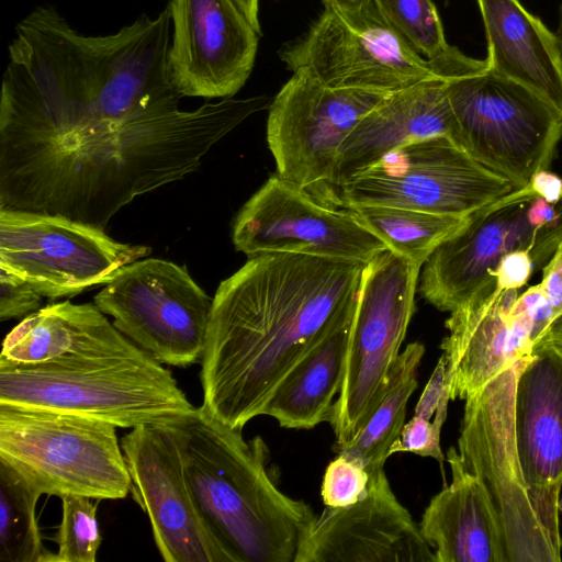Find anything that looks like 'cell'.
<instances>
[{
    "label": "cell",
    "mask_w": 562,
    "mask_h": 562,
    "mask_svg": "<svg viewBox=\"0 0 562 562\" xmlns=\"http://www.w3.org/2000/svg\"><path fill=\"white\" fill-rule=\"evenodd\" d=\"M258 111L254 97L227 98L104 133L0 136V209L104 229L136 196L195 171L213 145Z\"/></svg>",
    "instance_id": "cell-1"
},
{
    "label": "cell",
    "mask_w": 562,
    "mask_h": 562,
    "mask_svg": "<svg viewBox=\"0 0 562 562\" xmlns=\"http://www.w3.org/2000/svg\"><path fill=\"white\" fill-rule=\"evenodd\" d=\"M244 15L247 18L252 27L259 35L262 34L259 21V2L260 0H234Z\"/></svg>",
    "instance_id": "cell-40"
},
{
    "label": "cell",
    "mask_w": 562,
    "mask_h": 562,
    "mask_svg": "<svg viewBox=\"0 0 562 562\" xmlns=\"http://www.w3.org/2000/svg\"><path fill=\"white\" fill-rule=\"evenodd\" d=\"M324 5L337 9H349L370 2L371 0H322Z\"/></svg>",
    "instance_id": "cell-41"
},
{
    "label": "cell",
    "mask_w": 562,
    "mask_h": 562,
    "mask_svg": "<svg viewBox=\"0 0 562 562\" xmlns=\"http://www.w3.org/2000/svg\"><path fill=\"white\" fill-rule=\"evenodd\" d=\"M533 270L535 265L528 251H510L501 259L494 271L496 286L518 290L528 282Z\"/></svg>",
    "instance_id": "cell-36"
},
{
    "label": "cell",
    "mask_w": 562,
    "mask_h": 562,
    "mask_svg": "<svg viewBox=\"0 0 562 562\" xmlns=\"http://www.w3.org/2000/svg\"><path fill=\"white\" fill-rule=\"evenodd\" d=\"M449 401L450 397L441 401L434 422L413 416L405 423L398 438L391 446L390 457L397 452H412L437 460L442 469L445 456L440 447V432L447 418Z\"/></svg>",
    "instance_id": "cell-33"
},
{
    "label": "cell",
    "mask_w": 562,
    "mask_h": 562,
    "mask_svg": "<svg viewBox=\"0 0 562 562\" xmlns=\"http://www.w3.org/2000/svg\"><path fill=\"white\" fill-rule=\"evenodd\" d=\"M42 297L26 280L0 268V319L2 322L40 310Z\"/></svg>",
    "instance_id": "cell-34"
},
{
    "label": "cell",
    "mask_w": 562,
    "mask_h": 562,
    "mask_svg": "<svg viewBox=\"0 0 562 562\" xmlns=\"http://www.w3.org/2000/svg\"><path fill=\"white\" fill-rule=\"evenodd\" d=\"M558 509H559V512H562V488H561L559 499H558Z\"/></svg>",
    "instance_id": "cell-44"
},
{
    "label": "cell",
    "mask_w": 562,
    "mask_h": 562,
    "mask_svg": "<svg viewBox=\"0 0 562 562\" xmlns=\"http://www.w3.org/2000/svg\"><path fill=\"white\" fill-rule=\"evenodd\" d=\"M454 140L477 162L525 188L548 169L562 114L529 88L488 71L442 79Z\"/></svg>",
    "instance_id": "cell-7"
},
{
    "label": "cell",
    "mask_w": 562,
    "mask_h": 562,
    "mask_svg": "<svg viewBox=\"0 0 562 562\" xmlns=\"http://www.w3.org/2000/svg\"><path fill=\"white\" fill-rule=\"evenodd\" d=\"M165 427L203 526L226 562H294L316 516L279 488L263 439L246 440L241 429L202 406Z\"/></svg>",
    "instance_id": "cell-4"
},
{
    "label": "cell",
    "mask_w": 562,
    "mask_h": 562,
    "mask_svg": "<svg viewBox=\"0 0 562 562\" xmlns=\"http://www.w3.org/2000/svg\"><path fill=\"white\" fill-rule=\"evenodd\" d=\"M97 499L82 495L61 497L63 516L54 541L52 562H95L101 544Z\"/></svg>",
    "instance_id": "cell-31"
},
{
    "label": "cell",
    "mask_w": 562,
    "mask_h": 562,
    "mask_svg": "<svg viewBox=\"0 0 562 562\" xmlns=\"http://www.w3.org/2000/svg\"><path fill=\"white\" fill-rule=\"evenodd\" d=\"M536 193L529 186L514 190L472 213L442 241L420 270L418 291L429 304L453 312L496 286L494 271L514 250L530 254L542 269L562 241V229L535 226L528 207Z\"/></svg>",
    "instance_id": "cell-13"
},
{
    "label": "cell",
    "mask_w": 562,
    "mask_h": 562,
    "mask_svg": "<svg viewBox=\"0 0 562 562\" xmlns=\"http://www.w3.org/2000/svg\"><path fill=\"white\" fill-rule=\"evenodd\" d=\"M213 299L186 267L138 259L94 296L113 325L162 364L187 368L203 355Z\"/></svg>",
    "instance_id": "cell-12"
},
{
    "label": "cell",
    "mask_w": 562,
    "mask_h": 562,
    "mask_svg": "<svg viewBox=\"0 0 562 562\" xmlns=\"http://www.w3.org/2000/svg\"><path fill=\"white\" fill-rule=\"evenodd\" d=\"M294 562H435V555L380 469L370 474L364 498L346 507L326 506Z\"/></svg>",
    "instance_id": "cell-20"
},
{
    "label": "cell",
    "mask_w": 562,
    "mask_h": 562,
    "mask_svg": "<svg viewBox=\"0 0 562 562\" xmlns=\"http://www.w3.org/2000/svg\"><path fill=\"white\" fill-rule=\"evenodd\" d=\"M487 43L486 71L538 93L562 114L559 38L519 0H476Z\"/></svg>",
    "instance_id": "cell-23"
},
{
    "label": "cell",
    "mask_w": 562,
    "mask_h": 562,
    "mask_svg": "<svg viewBox=\"0 0 562 562\" xmlns=\"http://www.w3.org/2000/svg\"><path fill=\"white\" fill-rule=\"evenodd\" d=\"M422 266L385 249L362 269L344 378L331 407L334 448L349 442L378 404L416 310Z\"/></svg>",
    "instance_id": "cell-8"
},
{
    "label": "cell",
    "mask_w": 562,
    "mask_h": 562,
    "mask_svg": "<svg viewBox=\"0 0 562 562\" xmlns=\"http://www.w3.org/2000/svg\"><path fill=\"white\" fill-rule=\"evenodd\" d=\"M386 22L426 59L446 54L443 25L431 0H374Z\"/></svg>",
    "instance_id": "cell-30"
},
{
    "label": "cell",
    "mask_w": 562,
    "mask_h": 562,
    "mask_svg": "<svg viewBox=\"0 0 562 562\" xmlns=\"http://www.w3.org/2000/svg\"><path fill=\"white\" fill-rule=\"evenodd\" d=\"M447 460L452 482L431 498L418 524L435 562H506L499 526L482 484L454 447Z\"/></svg>",
    "instance_id": "cell-24"
},
{
    "label": "cell",
    "mask_w": 562,
    "mask_h": 562,
    "mask_svg": "<svg viewBox=\"0 0 562 562\" xmlns=\"http://www.w3.org/2000/svg\"><path fill=\"white\" fill-rule=\"evenodd\" d=\"M541 286L551 303L557 318L562 314V241L542 268Z\"/></svg>",
    "instance_id": "cell-38"
},
{
    "label": "cell",
    "mask_w": 562,
    "mask_h": 562,
    "mask_svg": "<svg viewBox=\"0 0 562 562\" xmlns=\"http://www.w3.org/2000/svg\"><path fill=\"white\" fill-rule=\"evenodd\" d=\"M516 289L483 292L450 313L440 348L450 400H468L531 352L533 325L514 305Z\"/></svg>",
    "instance_id": "cell-21"
},
{
    "label": "cell",
    "mask_w": 562,
    "mask_h": 562,
    "mask_svg": "<svg viewBox=\"0 0 562 562\" xmlns=\"http://www.w3.org/2000/svg\"><path fill=\"white\" fill-rule=\"evenodd\" d=\"M516 189L454 139L439 135L403 146L352 177L337 189L336 203L467 217Z\"/></svg>",
    "instance_id": "cell-11"
},
{
    "label": "cell",
    "mask_w": 562,
    "mask_h": 562,
    "mask_svg": "<svg viewBox=\"0 0 562 562\" xmlns=\"http://www.w3.org/2000/svg\"><path fill=\"white\" fill-rule=\"evenodd\" d=\"M95 304H49L26 315L2 344L0 360L38 364L66 357L133 349Z\"/></svg>",
    "instance_id": "cell-25"
},
{
    "label": "cell",
    "mask_w": 562,
    "mask_h": 562,
    "mask_svg": "<svg viewBox=\"0 0 562 562\" xmlns=\"http://www.w3.org/2000/svg\"><path fill=\"white\" fill-rule=\"evenodd\" d=\"M357 295L273 392L263 415L273 417L281 427L312 429L329 422L344 378Z\"/></svg>",
    "instance_id": "cell-26"
},
{
    "label": "cell",
    "mask_w": 562,
    "mask_h": 562,
    "mask_svg": "<svg viewBox=\"0 0 562 562\" xmlns=\"http://www.w3.org/2000/svg\"><path fill=\"white\" fill-rule=\"evenodd\" d=\"M514 428L529 497L553 543L562 549V342L547 334L533 344L517 374Z\"/></svg>",
    "instance_id": "cell-18"
},
{
    "label": "cell",
    "mask_w": 562,
    "mask_h": 562,
    "mask_svg": "<svg viewBox=\"0 0 562 562\" xmlns=\"http://www.w3.org/2000/svg\"><path fill=\"white\" fill-rule=\"evenodd\" d=\"M364 263L260 254L218 285L201 358L202 407L243 429L355 299Z\"/></svg>",
    "instance_id": "cell-3"
},
{
    "label": "cell",
    "mask_w": 562,
    "mask_h": 562,
    "mask_svg": "<svg viewBox=\"0 0 562 562\" xmlns=\"http://www.w3.org/2000/svg\"><path fill=\"white\" fill-rule=\"evenodd\" d=\"M424 355L425 346L417 341L400 352L386 386L362 428L349 442L333 449L356 458L369 475L383 469L391 446L401 434L407 402L418 386L417 370Z\"/></svg>",
    "instance_id": "cell-27"
},
{
    "label": "cell",
    "mask_w": 562,
    "mask_h": 562,
    "mask_svg": "<svg viewBox=\"0 0 562 562\" xmlns=\"http://www.w3.org/2000/svg\"><path fill=\"white\" fill-rule=\"evenodd\" d=\"M544 334L562 342V314L551 324Z\"/></svg>",
    "instance_id": "cell-42"
},
{
    "label": "cell",
    "mask_w": 562,
    "mask_h": 562,
    "mask_svg": "<svg viewBox=\"0 0 562 562\" xmlns=\"http://www.w3.org/2000/svg\"><path fill=\"white\" fill-rule=\"evenodd\" d=\"M528 356L465 400L458 452L488 497L499 526L506 562H559L561 549L538 518L516 450L515 385Z\"/></svg>",
    "instance_id": "cell-9"
},
{
    "label": "cell",
    "mask_w": 562,
    "mask_h": 562,
    "mask_svg": "<svg viewBox=\"0 0 562 562\" xmlns=\"http://www.w3.org/2000/svg\"><path fill=\"white\" fill-rule=\"evenodd\" d=\"M0 459L42 494L101 501L131 492L116 427L110 423L0 404Z\"/></svg>",
    "instance_id": "cell-6"
},
{
    "label": "cell",
    "mask_w": 562,
    "mask_h": 562,
    "mask_svg": "<svg viewBox=\"0 0 562 562\" xmlns=\"http://www.w3.org/2000/svg\"><path fill=\"white\" fill-rule=\"evenodd\" d=\"M131 493L147 514L166 562H226L198 514L178 446L165 426L140 425L121 440Z\"/></svg>",
    "instance_id": "cell-19"
},
{
    "label": "cell",
    "mask_w": 562,
    "mask_h": 562,
    "mask_svg": "<svg viewBox=\"0 0 562 562\" xmlns=\"http://www.w3.org/2000/svg\"><path fill=\"white\" fill-rule=\"evenodd\" d=\"M0 404L77 415L121 428L167 426L196 408L171 371L138 346L38 364L0 360Z\"/></svg>",
    "instance_id": "cell-5"
},
{
    "label": "cell",
    "mask_w": 562,
    "mask_h": 562,
    "mask_svg": "<svg viewBox=\"0 0 562 562\" xmlns=\"http://www.w3.org/2000/svg\"><path fill=\"white\" fill-rule=\"evenodd\" d=\"M439 135L454 139V119L442 80L387 94L344 142L335 175L336 190L390 153Z\"/></svg>",
    "instance_id": "cell-22"
},
{
    "label": "cell",
    "mask_w": 562,
    "mask_h": 562,
    "mask_svg": "<svg viewBox=\"0 0 562 562\" xmlns=\"http://www.w3.org/2000/svg\"><path fill=\"white\" fill-rule=\"evenodd\" d=\"M42 492L0 459V562H52L36 518Z\"/></svg>",
    "instance_id": "cell-29"
},
{
    "label": "cell",
    "mask_w": 562,
    "mask_h": 562,
    "mask_svg": "<svg viewBox=\"0 0 562 562\" xmlns=\"http://www.w3.org/2000/svg\"><path fill=\"white\" fill-rule=\"evenodd\" d=\"M170 80L181 97L233 98L254 68L259 34L234 0H170Z\"/></svg>",
    "instance_id": "cell-17"
},
{
    "label": "cell",
    "mask_w": 562,
    "mask_h": 562,
    "mask_svg": "<svg viewBox=\"0 0 562 562\" xmlns=\"http://www.w3.org/2000/svg\"><path fill=\"white\" fill-rule=\"evenodd\" d=\"M169 3L117 33L88 36L53 7L14 29L0 93V135L45 134L120 124L179 109L168 69Z\"/></svg>",
    "instance_id": "cell-2"
},
{
    "label": "cell",
    "mask_w": 562,
    "mask_h": 562,
    "mask_svg": "<svg viewBox=\"0 0 562 562\" xmlns=\"http://www.w3.org/2000/svg\"><path fill=\"white\" fill-rule=\"evenodd\" d=\"M528 186L538 196L549 203L562 202V179L548 169H541L533 173Z\"/></svg>",
    "instance_id": "cell-39"
},
{
    "label": "cell",
    "mask_w": 562,
    "mask_h": 562,
    "mask_svg": "<svg viewBox=\"0 0 562 562\" xmlns=\"http://www.w3.org/2000/svg\"><path fill=\"white\" fill-rule=\"evenodd\" d=\"M555 34L559 38V43H560V47H561V52H562V4L560 5V9H559V23H558V29H557Z\"/></svg>",
    "instance_id": "cell-43"
},
{
    "label": "cell",
    "mask_w": 562,
    "mask_h": 562,
    "mask_svg": "<svg viewBox=\"0 0 562 562\" xmlns=\"http://www.w3.org/2000/svg\"><path fill=\"white\" fill-rule=\"evenodd\" d=\"M149 252L147 246L114 240L101 228L63 215L0 209V268L45 297L105 284Z\"/></svg>",
    "instance_id": "cell-14"
},
{
    "label": "cell",
    "mask_w": 562,
    "mask_h": 562,
    "mask_svg": "<svg viewBox=\"0 0 562 562\" xmlns=\"http://www.w3.org/2000/svg\"><path fill=\"white\" fill-rule=\"evenodd\" d=\"M370 475L356 458L337 453L325 470L321 495L327 507L352 505L369 493Z\"/></svg>",
    "instance_id": "cell-32"
},
{
    "label": "cell",
    "mask_w": 562,
    "mask_h": 562,
    "mask_svg": "<svg viewBox=\"0 0 562 562\" xmlns=\"http://www.w3.org/2000/svg\"><path fill=\"white\" fill-rule=\"evenodd\" d=\"M386 95L331 88L293 72L268 108L267 142L278 175L324 202L330 194L335 199L339 150L358 122Z\"/></svg>",
    "instance_id": "cell-15"
},
{
    "label": "cell",
    "mask_w": 562,
    "mask_h": 562,
    "mask_svg": "<svg viewBox=\"0 0 562 562\" xmlns=\"http://www.w3.org/2000/svg\"><path fill=\"white\" fill-rule=\"evenodd\" d=\"M348 209L389 249L422 267L442 241L464 225L468 217L386 205Z\"/></svg>",
    "instance_id": "cell-28"
},
{
    "label": "cell",
    "mask_w": 562,
    "mask_h": 562,
    "mask_svg": "<svg viewBox=\"0 0 562 562\" xmlns=\"http://www.w3.org/2000/svg\"><path fill=\"white\" fill-rule=\"evenodd\" d=\"M279 57L292 72L339 89L390 94L440 79L428 59L386 22L374 0L349 9L325 5L302 36L280 48Z\"/></svg>",
    "instance_id": "cell-10"
},
{
    "label": "cell",
    "mask_w": 562,
    "mask_h": 562,
    "mask_svg": "<svg viewBox=\"0 0 562 562\" xmlns=\"http://www.w3.org/2000/svg\"><path fill=\"white\" fill-rule=\"evenodd\" d=\"M445 397H450V394L447 382V362L445 357L441 356L420 394L414 411V416L430 420Z\"/></svg>",
    "instance_id": "cell-37"
},
{
    "label": "cell",
    "mask_w": 562,
    "mask_h": 562,
    "mask_svg": "<svg viewBox=\"0 0 562 562\" xmlns=\"http://www.w3.org/2000/svg\"><path fill=\"white\" fill-rule=\"evenodd\" d=\"M514 307L526 314L532 322L533 344L557 319L554 310L540 283L528 288L527 291L518 295Z\"/></svg>",
    "instance_id": "cell-35"
},
{
    "label": "cell",
    "mask_w": 562,
    "mask_h": 562,
    "mask_svg": "<svg viewBox=\"0 0 562 562\" xmlns=\"http://www.w3.org/2000/svg\"><path fill=\"white\" fill-rule=\"evenodd\" d=\"M232 239L248 257L292 252L364 265L389 249L350 209L338 210L279 175L243 205Z\"/></svg>",
    "instance_id": "cell-16"
}]
</instances>
